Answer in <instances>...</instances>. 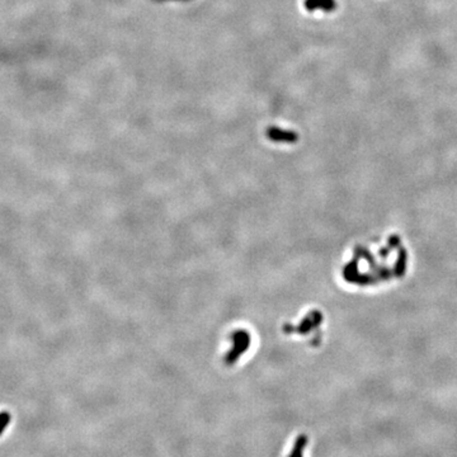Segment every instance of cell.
<instances>
[{
  "label": "cell",
  "instance_id": "6da1fadb",
  "mask_svg": "<svg viewBox=\"0 0 457 457\" xmlns=\"http://www.w3.org/2000/svg\"><path fill=\"white\" fill-rule=\"evenodd\" d=\"M308 438L306 434H301L298 436V440H296L295 444H294V448H292L291 454H288V457H304V451H305L306 446H308Z\"/></svg>",
  "mask_w": 457,
  "mask_h": 457
},
{
  "label": "cell",
  "instance_id": "7a4b0ae2",
  "mask_svg": "<svg viewBox=\"0 0 457 457\" xmlns=\"http://www.w3.org/2000/svg\"><path fill=\"white\" fill-rule=\"evenodd\" d=\"M9 422H10V416L8 413H0V436L4 432Z\"/></svg>",
  "mask_w": 457,
  "mask_h": 457
}]
</instances>
